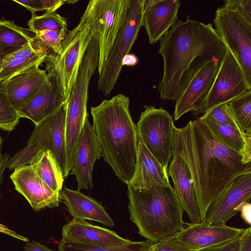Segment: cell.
<instances>
[{
	"mask_svg": "<svg viewBox=\"0 0 251 251\" xmlns=\"http://www.w3.org/2000/svg\"><path fill=\"white\" fill-rule=\"evenodd\" d=\"M185 161L196 190L201 222L211 204L236 177L251 173V163L226 145L200 117L174 128L173 156Z\"/></svg>",
	"mask_w": 251,
	"mask_h": 251,
	"instance_id": "6da1fadb",
	"label": "cell"
},
{
	"mask_svg": "<svg viewBox=\"0 0 251 251\" xmlns=\"http://www.w3.org/2000/svg\"><path fill=\"white\" fill-rule=\"evenodd\" d=\"M226 48L211 23L178 19L160 40L163 73L157 89L163 100H176L190 75L204 60H221Z\"/></svg>",
	"mask_w": 251,
	"mask_h": 251,
	"instance_id": "7a4b0ae2",
	"label": "cell"
},
{
	"mask_svg": "<svg viewBox=\"0 0 251 251\" xmlns=\"http://www.w3.org/2000/svg\"><path fill=\"white\" fill-rule=\"evenodd\" d=\"M129 104L128 97L118 94L91 107L92 127L101 157L126 184L134 173L138 144Z\"/></svg>",
	"mask_w": 251,
	"mask_h": 251,
	"instance_id": "3957f363",
	"label": "cell"
},
{
	"mask_svg": "<svg viewBox=\"0 0 251 251\" xmlns=\"http://www.w3.org/2000/svg\"><path fill=\"white\" fill-rule=\"evenodd\" d=\"M127 186L130 218L141 236L156 243L184 228V210L171 185L149 189Z\"/></svg>",
	"mask_w": 251,
	"mask_h": 251,
	"instance_id": "277c9868",
	"label": "cell"
},
{
	"mask_svg": "<svg viewBox=\"0 0 251 251\" xmlns=\"http://www.w3.org/2000/svg\"><path fill=\"white\" fill-rule=\"evenodd\" d=\"M98 66L95 55L86 53L83 58L74 86L63 106L64 148L62 174L66 177L72 168L87 111L88 89L92 76Z\"/></svg>",
	"mask_w": 251,
	"mask_h": 251,
	"instance_id": "5b68a950",
	"label": "cell"
},
{
	"mask_svg": "<svg viewBox=\"0 0 251 251\" xmlns=\"http://www.w3.org/2000/svg\"><path fill=\"white\" fill-rule=\"evenodd\" d=\"M93 0L89 1L78 25L67 32L58 53L50 51L46 57V71L57 77L66 99L74 86L80 65L93 38L91 29Z\"/></svg>",
	"mask_w": 251,
	"mask_h": 251,
	"instance_id": "8992f818",
	"label": "cell"
},
{
	"mask_svg": "<svg viewBox=\"0 0 251 251\" xmlns=\"http://www.w3.org/2000/svg\"><path fill=\"white\" fill-rule=\"evenodd\" d=\"M144 0H131L126 20L99 75L98 89L104 96L114 89L123 67L122 60L129 53L142 26Z\"/></svg>",
	"mask_w": 251,
	"mask_h": 251,
	"instance_id": "52a82bcc",
	"label": "cell"
},
{
	"mask_svg": "<svg viewBox=\"0 0 251 251\" xmlns=\"http://www.w3.org/2000/svg\"><path fill=\"white\" fill-rule=\"evenodd\" d=\"M136 126L138 140L167 169L173 157L172 116L162 107L146 105Z\"/></svg>",
	"mask_w": 251,
	"mask_h": 251,
	"instance_id": "ba28073f",
	"label": "cell"
},
{
	"mask_svg": "<svg viewBox=\"0 0 251 251\" xmlns=\"http://www.w3.org/2000/svg\"><path fill=\"white\" fill-rule=\"evenodd\" d=\"M64 120L63 107L38 126H35L26 145L9 158L10 170L29 165L41 150L50 151L62 172L64 148Z\"/></svg>",
	"mask_w": 251,
	"mask_h": 251,
	"instance_id": "9c48e42d",
	"label": "cell"
},
{
	"mask_svg": "<svg viewBox=\"0 0 251 251\" xmlns=\"http://www.w3.org/2000/svg\"><path fill=\"white\" fill-rule=\"evenodd\" d=\"M131 0H93L91 29L99 47L97 70L101 72L126 17Z\"/></svg>",
	"mask_w": 251,
	"mask_h": 251,
	"instance_id": "30bf717a",
	"label": "cell"
},
{
	"mask_svg": "<svg viewBox=\"0 0 251 251\" xmlns=\"http://www.w3.org/2000/svg\"><path fill=\"white\" fill-rule=\"evenodd\" d=\"M213 23L222 41L238 61L251 86V23L224 6L217 9Z\"/></svg>",
	"mask_w": 251,
	"mask_h": 251,
	"instance_id": "8fae6325",
	"label": "cell"
},
{
	"mask_svg": "<svg viewBox=\"0 0 251 251\" xmlns=\"http://www.w3.org/2000/svg\"><path fill=\"white\" fill-rule=\"evenodd\" d=\"M249 90H251V86L248 84L240 65L226 48L213 84L205 99L192 112V115L195 117L203 114Z\"/></svg>",
	"mask_w": 251,
	"mask_h": 251,
	"instance_id": "7c38bea8",
	"label": "cell"
},
{
	"mask_svg": "<svg viewBox=\"0 0 251 251\" xmlns=\"http://www.w3.org/2000/svg\"><path fill=\"white\" fill-rule=\"evenodd\" d=\"M220 61L216 57L209 58L195 69L176 100L175 120L188 112H194L202 102L213 84Z\"/></svg>",
	"mask_w": 251,
	"mask_h": 251,
	"instance_id": "4fadbf2b",
	"label": "cell"
},
{
	"mask_svg": "<svg viewBox=\"0 0 251 251\" xmlns=\"http://www.w3.org/2000/svg\"><path fill=\"white\" fill-rule=\"evenodd\" d=\"M251 198V173L242 175L233 180L211 204L201 223L211 226L226 225L237 213V207Z\"/></svg>",
	"mask_w": 251,
	"mask_h": 251,
	"instance_id": "5bb4252c",
	"label": "cell"
},
{
	"mask_svg": "<svg viewBox=\"0 0 251 251\" xmlns=\"http://www.w3.org/2000/svg\"><path fill=\"white\" fill-rule=\"evenodd\" d=\"M46 72L48 78L38 91L17 110L20 118L31 120L35 126L41 124L63 107L66 100L56 76L50 71Z\"/></svg>",
	"mask_w": 251,
	"mask_h": 251,
	"instance_id": "9a60e30c",
	"label": "cell"
},
{
	"mask_svg": "<svg viewBox=\"0 0 251 251\" xmlns=\"http://www.w3.org/2000/svg\"><path fill=\"white\" fill-rule=\"evenodd\" d=\"M10 178L15 189L25 198L34 210L59 205L60 193L50 189L30 164L15 169Z\"/></svg>",
	"mask_w": 251,
	"mask_h": 251,
	"instance_id": "2e32d148",
	"label": "cell"
},
{
	"mask_svg": "<svg viewBox=\"0 0 251 251\" xmlns=\"http://www.w3.org/2000/svg\"><path fill=\"white\" fill-rule=\"evenodd\" d=\"M186 226L173 237L195 251L211 248L243 235L245 229L220 226L207 225L201 222L186 223Z\"/></svg>",
	"mask_w": 251,
	"mask_h": 251,
	"instance_id": "e0dca14e",
	"label": "cell"
},
{
	"mask_svg": "<svg viewBox=\"0 0 251 251\" xmlns=\"http://www.w3.org/2000/svg\"><path fill=\"white\" fill-rule=\"evenodd\" d=\"M101 157L99 146L88 116L80 135L71 174L75 176L78 190L93 187L92 174L96 160Z\"/></svg>",
	"mask_w": 251,
	"mask_h": 251,
	"instance_id": "ac0fdd59",
	"label": "cell"
},
{
	"mask_svg": "<svg viewBox=\"0 0 251 251\" xmlns=\"http://www.w3.org/2000/svg\"><path fill=\"white\" fill-rule=\"evenodd\" d=\"M180 5L179 0H144L142 26L150 44L160 41L178 19Z\"/></svg>",
	"mask_w": 251,
	"mask_h": 251,
	"instance_id": "d6986e66",
	"label": "cell"
},
{
	"mask_svg": "<svg viewBox=\"0 0 251 251\" xmlns=\"http://www.w3.org/2000/svg\"><path fill=\"white\" fill-rule=\"evenodd\" d=\"M38 63L0 83L11 105L16 110L29 101L48 78Z\"/></svg>",
	"mask_w": 251,
	"mask_h": 251,
	"instance_id": "ffe728a7",
	"label": "cell"
},
{
	"mask_svg": "<svg viewBox=\"0 0 251 251\" xmlns=\"http://www.w3.org/2000/svg\"><path fill=\"white\" fill-rule=\"evenodd\" d=\"M62 233V239L101 247L122 246L131 241L108 228L75 219L63 226Z\"/></svg>",
	"mask_w": 251,
	"mask_h": 251,
	"instance_id": "44dd1931",
	"label": "cell"
},
{
	"mask_svg": "<svg viewBox=\"0 0 251 251\" xmlns=\"http://www.w3.org/2000/svg\"><path fill=\"white\" fill-rule=\"evenodd\" d=\"M167 173L172 179L174 188L191 224L201 223V215L193 180L185 161L179 156H173Z\"/></svg>",
	"mask_w": 251,
	"mask_h": 251,
	"instance_id": "7402d4cb",
	"label": "cell"
},
{
	"mask_svg": "<svg viewBox=\"0 0 251 251\" xmlns=\"http://www.w3.org/2000/svg\"><path fill=\"white\" fill-rule=\"evenodd\" d=\"M127 184L135 189H149L155 186L167 187L171 185L167 169L139 140L134 173Z\"/></svg>",
	"mask_w": 251,
	"mask_h": 251,
	"instance_id": "603a6c76",
	"label": "cell"
},
{
	"mask_svg": "<svg viewBox=\"0 0 251 251\" xmlns=\"http://www.w3.org/2000/svg\"><path fill=\"white\" fill-rule=\"evenodd\" d=\"M60 199L73 219L94 221L112 227L115 224L105 208L92 198L79 190L64 187L60 192Z\"/></svg>",
	"mask_w": 251,
	"mask_h": 251,
	"instance_id": "cb8c5ba5",
	"label": "cell"
},
{
	"mask_svg": "<svg viewBox=\"0 0 251 251\" xmlns=\"http://www.w3.org/2000/svg\"><path fill=\"white\" fill-rule=\"evenodd\" d=\"M50 48L35 37L25 46L7 55L0 71V83L38 63H43Z\"/></svg>",
	"mask_w": 251,
	"mask_h": 251,
	"instance_id": "d4e9b609",
	"label": "cell"
},
{
	"mask_svg": "<svg viewBox=\"0 0 251 251\" xmlns=\"http://www.w3.org/2000/svg\"><path fill=\"white\" fill-rule=\"evenodd\" d=\"M43 182L53 192L60 193L64 177L53 153L49 150H39L29 164Z\"/></svg>",
	"mask_w": 251,
	"mask_h": 251,
	"instance_id": "484cf974",
	"label": "cell"
},
{
	"mask_svg": "<svg viewBox=\"0 0 251 251\" xmlns=\"http://www.w3.org/2000/svg\"><path fill=\"white\" fill-rule=\"evenodd\" d=\"M153 243L149 240L131 241L122 246L101 247L70 242L62 239L58 251H150Z\"/></svg>",
	"mask_w": 251,
	"mask_h": 251,
	"instance_id": "4316f807",
	"label": "cell"
},
{
	"mask_svg": "<svg viewBox=\"0 0 251 251\" xmlns=\"http://www.w3.org/2000/svg\"><path fill=\"white\" fill-rule=\"evenodd\" d=\"M33 38L12 21L0 20V50L21 48Z\"/></svg>",
	"mask_w": 251,
	"mask_h": 251,
	"instance_id": "83f0119b",
	"label": "cell"
},
{
	"mask_svg": "<svg viewBox=\"0 0 251 251\" xmlns=\"http://www.w3.org/2000/svg\"><path fill=\"white\" fill-rule=\"evenodd\" d=\"M227 104L240 130L251 132V90L230 100Z\"/></svg>",
	"mask_w": 251,
	"mask_h": 251,
	"instance_id": "f1b7e54d",
	"label": "cell"
},
{
	"mask_svg": "<svg viewBox=\"0 0 251 251\" xmlns=\"http://www.w3.org/2000/svg\"><path fill=\"white\" fill-rule=\"evenodd\" d=\"M203 120L208 122L215 133L226 145L243 156L247 137L251 132L244 133L239 129L228 125L220 124L209 119Z\"/></svg>",
	"mask_w": 251,
	"mask_h": 251,
	"instance_id": "f546056e",
	"label": "cell"
},
{
	"mask_svg": "<svg viewBox=\"0 0 251 251\" xmlns=\"http://www.w3.org/2000/svg\"><path fill=\"white\" fill-rule=\"evenodd\" d=\"M27 24L30 30L34 34L43 30L67 31L66 20L56 12H45L40 16L32 15Z\"/></svg>",
	"mask_w": 251,
	"mask_h": 251,
	"instance_id": "4dcf8cb0",
	"label": "cell"
},
{
	"mask_svg": "<svg viewBox=\"0 0 251 251\" xmlns=\"http://www.w3.org/2000/svg\"><path fill=\"white\" fill-rule=\"evenodd\" d=\"M20 118L18 111L11 105L0 87V128L5 131H12Z\"/></svg>",
	"mask_w": 251,
	"mask_h": 251,
	"instance_id": "1f68e13d",
	"label": "cell"
},
{
	"mask_svg": "<svg viewBox=\"0 0 251 251\" xmlns=\"http://www.w3.org/2000/svg\"><path fill=\"white\" fill-rule=\"evenodd\" d=\"M200 118L209 119L220 124L228 125L239 129L229 110L227 102L211 108Z\"/></svg>",
	"mask_w": 251,
	"mask_h": 251,
	"instance_id": "d6a6232c",
	"label": "cell"
},
{
	"mask_svg": "<svg viewBox=\"0 0 251 251\" xmlns=\"http://www.w3.org/2000/svg\"><path fill=\"white\" fill-rule=\"evenodd\" d=\"M17 2L29 10L32 15H35L37 11L46 10V12H53L59 9L65 3L62 0H16Z\"/></svg>",
	"mask_w": 251,
	"mask_h": 251,
	"instance_id": "836d02e7",
	"label": "cell"
},
{
	"mask_svg": "<svg viewBox=\"0 0 251 251\" xmlns=\"http://www.w3.org/2000/svg\"><path fill=\"white\" fill-rule=\"evenodd\" d=\"M67 34V31L43 30L35 34V37L53 52L58 53Z\"/></svg>",
	"mask_w": 251,
	"mask_h": 251,
	"instance_id": "e575fe53",
	"label": "cell"
},
{
	"mask_svg": "<svg viewBox=\"0 0 251 251\" xmlns=\"http://www.w3.org/2000/svg\"><path fill=\"white\" fill-rule=\"evenodd\" d=\"M150 251H195L175 238L170 236L153 243Z\"/></svg>",
	"mask_w": 251,
	"mask_h": 251,
	"instance_id": "d590c367",
	"label": "cell"
},
{
	"mask_svg": "<svg viewBox=\"0 0 251 251\" xmlns=\"http://www.w3.org/2000/svg\"><path fill=\"white\" fill-rule=\"evenodd\" d=\"M223 6L234 11L251 23V0H225Z\"/></svg>",
	"mask_w": 251,
	"mask_h": 251,
	"instance_id": "8d00e7d4",
	"label": "cell"
},
{
	"mask_svg": "<svg viewBox=\"0 0 251 251\" xmlns=\"http://www.w3.org/2000/svg\"><path fill=\"white\" fill-rule=\"evenodd\" d=\"M242 235L221 244L200 251H239L242 241Z\"/></svg>",
	"mask_w": 251,
	"mask_h": 251,
	"instance_id": "74e56055",
	"label": "cell"
},
{
	"mask_svg": "<svg viewBox=\"0 0 251 251\" xmlns=\"http://www.w3.org/2000/svg\"><path fill=\"white\" fill-rule=\"evenodd\" d=\"M236 210L237 213L240 212L242 218L247 224L251 225V204L249 201L242 202Z\"/></svg>",
	"mask_w": 251,
	"mask_h": 251,
	"instance_id": "f35d334b",
	"label": "cell"
},
{
	"mask_svg": "<svg viewBox=\"0 0 251 251\" xmlns=\"http://www.w3.org/2000/svg\"><path fill=\"white\" fill-rule=\"evenodd\" d=\"M239 251H251V227L245 229Z\"/></svg>",
	"mask_w": 251,
	"mask_h": 251,
	"instance_id": "ab89813d",
	"label": "cell"
},
{
	"mask_svg": "<svg viewBox=\"0 0 251 251\" xmlns=\"http://www.w3.org/2000/svg\"><path fill=\"white\" fill-rule=\"evenodd\" d=\"M24 249L25 251H55L34 240L27 242Z\"/></svg>",
	"mask_w": 251,
	"mask_h": 251,
	"instance_id": "60d3db41",
	"label": "cell"
},
{
	"mask_svg": "<svg viewBox=\"0 0 251 251\" xmlns=\"http://www.w3.org/2000/svg\"><path fill=\"white\" fill-rule=\"evenodd\" d=\"M0 232L2 233L17 239L27 242L29 240L27 238L17 233L16 231L9 228L6 226L0 224Z\"/></svg>",
	"mask_w": 251,
	"mask_h": 251,
	"instance_id": "b9f144b4",
	"label": "cell"
},
{
	"mask_svg": "<svg viewBox=\"0 0 251 251\" xmlns=\"http://www.w3.org/2000/svg\"><path fill=\"white\" fill-rule=\"evenodd\" d=\"M9 158V155L5 153L2 155L0 159V185L4 179L3 174L5 169L7 168V163Z\"/></svg>",
	"mask_w": 251,
	"mask_h": 251,
	"instance_id": "7bdbcfd3",
	"label": "cell"
},
{
	"mask_svg": "<svg viewBox=\"0 0 251 251\" xmlns=\"http://www.w3.org/2000/svg\"><path fill=\"white\" fill-rule=\"evenodd\" d=\"M138 62L137 56L133 53H128L123 58L122 60L123 67L125 65L128 66H133L136 65Z\"/></svg>",
	"mask_w": 251,
	"mask_h": 251,
	"instance_id": "ee69618b",
	"label": "cell"
},
{
	"mask_svg": "<svg viewBox=\"0 0 251 251\" xmlns=\"http://www.w3.org/2000/svg\"><path fill=\"white\" fill-rule=\"evenodd\" d=\"M20 48H9L3 50H0V71L1 69L2 63L5 57L8 54L17 50Z\"/></svg>",
	"mask_w": 251,
	"mask_h": 251,
	"instance_id": "f6af8a7d",
	"label": "cell"
},
{
	"mask_svg": "<svg viewBox=\"0 0 251 251\" xmlns=\"http://www.w3.org/2000/svg\"><path fill=\"white\" fill-rule=\"evenodd\" d=\"M2 137L1 136H0V159L1 157V156H2V154L1 153V148H2Z\"/></svg>",
	"mask_w": 251,
	"mask_h": 251,
	"instance_id": "bcb514c9",
	"label": "cell"
},
{
	"mask_svg": "<svg viewBox=\"0 0 251 251\" xmlns=\"http://www.w3.org/2000/svg\"><path fill=\"white\" fill-rule=\"evenodd\" d=\"M65 3H67L68 4H74L75 2H77V0H65Z\"/></svg>",
	"mask_w": 251,
	"mask_h": 251,
	"instance_id": "7dc6e473",
	"label": "cell"
}]
</instances>
